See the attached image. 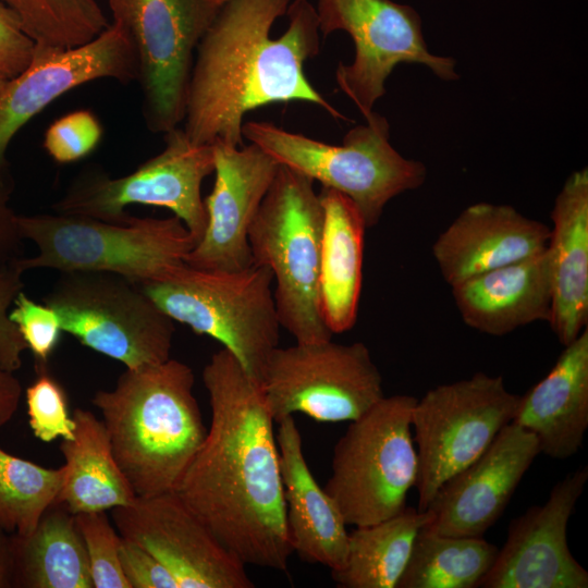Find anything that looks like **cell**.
<instances>
[{
  "label": "cell",
  "instance_id": "836d02e7",
  "mask_svg": "<svg viewBox=\"0 0 588 588\" xmlns=\"http://www.w3.org/2000/svg\"><path fill=\"white\" fill-rule=\"evenodd\" d=\"M27 348L37 364H46L59 343L61 322L58 314L47 304H40L23 291L20 292L9 311Z\"/></svg>",
  "mask_w": 588,
  "mask_h": 588
},
{
  "label": "cell",
  "instance_id": "f1b7e54d",
  "mask_svg": "<svg viewBox=\"0 0 588 588\" xmlns=\"http://www.w3.org/2000/svg\"><path fill=\"white\" fill-rule=\"evenodd\" d=\"M498 548L482 536L418 534L396 588H475L492 567Z\"/></svg>",
  "mask_w": 588,
  "mask_h": 588
},
{
  "label": "cell",
  "instance_id": "f546056e",
  "mask_svg": "<svg viewBox=\"0 0 588 588\" xmlns=\"http://www.w3.org/2000/svg\"><path fill=\"white\" fill-rule=\"evenodd\" d=\"M64 466L46 468L0 448V526L9 534L28 536L56 502Z\"/></svg>",
  "mask_w": 588,
  "mask_h": 588
},
{
  "label": "cell",
  "instance_id": "52a82bcc",
  "mask_svg": "<svg viewBox=\"0 0 588 588\" xmlns=\"http://www.w3.org/2000/svg\"><path fill=\"white\" fill-rule=\"evenodd\" d=\"M137 285L173 321L219 341L259 383L281 328L269 268L252 264L224 271L184 264L162 280Z\"/></svg>",
  "mask_w": 588,
  "mask_h": 588
},
{
  "label": "cell",
  "instance_id": "7402d4cb",
  "mask_svg": "<svg viewBox=\"0 0 588 588\" xmlns=\"http://www.w3.org/2000/svg\"><path fill=\"white\" fill-rule=\"evenodd\" d=\"M546 248L552 308L550 327L564 346L588 320V170L573 172L558 194Z\"/></svg>",
  "mask_w": 588,
  "mask_h": 588
},
{
  "label": "cell",
  "instance_id": "277c9868",
  "mask_svg": "<svg viewBox=\"0 0 588 588\" xmlns=\"http://www.w3.org/2000/svg\"><path fill=\"white\" fill-rule=\"evenodd\" d=\"M314 183L279 166L248 230L253 264L272 272L281 328L302 343L333 335L321 311L323 207Z\"/></svg>",
  "mask_w": 588,
  "mask_h": 588
},
{
  "label": "cell",
  "instance_id": "b9f144b4",
  "mask_svg": "<svg viewBox=\"0 0 588 588\" xmlns=\"http://www.w3.org/2000/svg\"><path fill=\"white\" fill-rule=\"evenodd\" d=\"M9 78L0 74V90Z\"/></svg>",
  "mask_w": 588,
  "mask_h": 588
},
{
  "label": "cell",
  "instance_id": "1f68e13d",
  "mask_svg": "<svg viewBox=\"0 0 588 588\" xmlns=\"http://www.w3.org/2000/svg\"><path fill=\"white\" fill-rule=\"evenodd\" d=\"M37 365V377L25 390L28 424L34 436L42 442L74 438L75 421L69 414L68 399L62 385L47 371L46 364Z\"/></svg>",
  "mask_w": 588,
  "mask_h": 588
},
{
  "label": "cell",
  "instance_id": "d6986e66",
  "mask_svg": "<svg viewBox=\"0 0 588 588\" xmlns=\"http://www.w3.org/2000/svg\"><path fill=\"white\" fill-rule=\"evenodd\" d=\"M539 454L535 436L509 422L478 458L439 488L425 510L430 515L425 528L448 536H483Z\"/></svg>",
  "mask_w": 588,
  "mask_h": 588
},
{
  "label": "cell",
  "instance_id": "e0dca14e",
  "mask_svg": "<svg viewBox=\"0 0 588 588\" xmlns=\"http://www.w3.org/2000/svg\"><path fill=\"white\" fill-rule=\"evenodd\" d=\"M588 468L567 474L542 505L513 519L483 588H587L588 572L567 544V525L584 492Z\"/></svg>",
  "mask_w": 588,
  "mask_h": 588
},
{
  "label": "cell",
  "instance_id": "2e32d148",
  "mask_svg": "<svg viewBox=\"0 0 588 588\" xmlns=\"http://www.w3.org/2000/svg\"><path fill=\"white\" fill-rule=\"evenodd\" d=\"M102 78L122 84L137 78L133 49L115 24L77 47L36 45L28 65L0 90V168L10 142L30 119L61 95Z\"/></svg>",
  "mask_w": 588,
  "mask_h": 588
},
{
  "label": "cell",
  "instance_id": "60d3db41",
  "mask_svg": "<svg viewBox=\"0 0 588 588\" xmlns=\"http://www.w3.org/2000/svg\"><path fill=\"white\" fill-rule=\"evenodd\" d=\"M19 15H28L38 12L56 0H0Z\"/></svg>",
  "mask_w": 588,
  "mask_h": 588
},
{
  "label": "cell",
  "instance_id": "484cf974",
  "mask_svg": "<svg viewBox=\"0 0 588 588\" xmlns=\"http://www.w3.org/2000/svg\"><path fill=\"white\" fill-rule=\"evenodd\" d=\"M72 417L74 438L60 444L64 479L56 502L74 515L131 504L136 494L114 458L103 421L83 408Z\"/></svg>",
  "mask_w": 588,
  "mask_h": 588
},
{
  "label": "cell",
  "instance_id": "4fadbf2b",
  "mask_svg": "<svg viewBox=\"0 0 588 588\" xmlns=\"http://www.w3.org/2000/svg\"><path fill=\"white\" fill-rule=\"evenodd\" d=\"M274 422L295 413L353 421L384 397L382 376L362 342H296L275 347L259 381Z\"/></svg>",
  "mask_w": 588,
  "mask_h": 588
},
{
  "label": "cell",
  "instance_id": "83f0119b",
  "mask_svg": "<svg viewBox=\"0 0 588 588\" xmlns=\"http://www.w3.org/2000/svg\"><path fill=\"white\" fill-rule=\"evenodd\" d=\"M430 520L427 511L405 507L381 522L356 526L348 532L346 560L331 571L338 587L396 588L415 540Z\"/></svg>",
  "mask_w": 588,
  "mask_h": 588
},
{
  "label": "cell",
  "instance_id": "ffe728a7",
  "mask_svg": "<svg viewBox=\"0 0 588 588\" xmlns=\"http://www.w3.org/2000/svg\"><path fill=\"white\" fill-rule=\"evenodd\" d=\"M550 228L509 205L478 203L465 208L432 246L450 285L546 250Z\"/></svg>",
  "mask_w": 588,
  "mask_h": 588
},
{
  "label": "cell",
  "instance_id": "44dd1931",
  "mask_svg": "<svg viewBox=\"0 0 588 588\" xmlns=\"http://www.w3.org/2000/svg\"><path fill=\"white\" fill-rule=\"evenodd\" d=\"M278 425L275 436L293 552L308 563L340 569L348 547L344 517L309 469L294 417L287 416Z\"/></svg>",
  "mask_w": 588,
  "mask_h": 588
},
{
  "label": "cell",
  "instance_id": "7c38bea8",
  "mask_svg": "<svg viewBox=\"0 0 588 588\" xmlns=\"http://www.w3.org/2000/svg\"><path fill=\"white\" fill-rule=\"evenodd\" d=\"M519 395L501 376L470 378L430 389L412 411L417 445V510L425 511L439 488L478 458L512 421Z\"/></svg>",
  "mask_w": 588,
  "mask_h": 588
},
{
  "label": "cell",
  "instance_id": "30bf717a",
  "mask_svg": "<svg viewBox=\"0 0 588 588\" xmlns=\"http://www.w3.org/2000/svg\"><path fill=\"white\" fill-rule=\"evenodd\" d=\"M137 64L146 127L180 126L197 46L225 0H108Z\"/></svg>",
  "mask_w": 588,
  "mask_h": 588
},
{
  "label": "cell",
  "instance_id": "9a60e30c",
  "mask_svg": "<svg viewBox=\"0 0 588 588\" xmlns=\"http://www.w3.org/2000/svg\"><path fill=\"white\" fill-rule=\"evenodd\" d=\"M121 537L152 554L179 588H253L245 564L230 552L176 492L136 497L112 509Z\"/></svg>",
  "mask_w": 588,
  "mask_h": 588
},
{
  "label": "cell",
  "instance_id": "6da1fadb",
  "mask_svg": "<svg viewBox=\"0 0 588 588\" xmlns=\"http://www.w3.org/2000/svg\"><path fill=\"white\" fill-rule=\"evenodd\" d=\"M210 426L177 490L245 565L286 571L293 553L274 420L259 383L226 348L203 369Z\"/></svg>",
  "mask_w": 588,
  "mask_h": 588
},
{
  "label": "cell",
  "instance_id": "4316f807",
  "mask_svg": "<svg viewBox=\"0 0 588 588\" xmlns=\"http://www.w3.org/2000/svg\"><path fill=\"white\" fill-rule=\"evenodd\" d=\"M14 588H94L75 515L53 502L28 536L12 534Z\"/></svg>",
  "mask_w": 588,
  "mask_h": 588
},
{
  "label": "cell",
  "instance_id": "5b68a950",
  "mask_svg": "<svg viewBox=\"0 0 588 588\" xmlns=\"http://www.w3.org/2000/svg\"><path fill=\"white\" fill-rule=\"evenodd\" d=\"M24 240L37 254L17 258L23 271H100L121 275L135 284L162 280L185 264L198 243L181 219L137 218L111 223L94 218L54 212L19 216Z\"/></svg>",
  "mask_w": 588,
  "mask_h": 588
},
{
  "label": "cell",
  "instance_id": "7a4b0ae2",
  "mask_svg": "<svg viewBox=\"0 0 588 588\" xmlns=\"http://www.w3.org/2000/svg\"><path fill=\"white\" fill-rule=\"evenodd\" d=\"M320 47L316 7L308 0H225L195 52L185 134L197 145L242 147L247 112L290 101L347 121L305 75V62Z\"/></svg>",
  "mask_w": 588,
  "mask_h": 588
},
{
  "label": "cell",
  "instance_id": "74e56055",
  "mask_svg": "<svg viewBox=\"0 0 588 588\" xmlns=\"http://www.w3.org/2000/svg\"><path fill=\"white\" fill-rule=\"evenodd\" d=\"M11 182L5 167L0 168V267L21 258L22 237L17 215L9 206Z\"/></svg>",
  "mask_w": 588,
  "mask_h": 588
},
{
  "label": "cell",
  "instance_id": "8fae6325",
  "mask_svg": "<svg viewBox=\"0 0 588 588\" xmlns=\"http://www.w3.org/2000/svg\"><path fill=\"white\" fill-rule=\"evenodd\" d=\"M164 135V148L135 171L112 177L100 168L82 170L52 205L54 212L127 223L131 205L162 207L199 242L207 224L201 183L215 171L213 145L194 144L183 127Z\"/></svg>",
  "mask_w": 588,
  "mask_h": 588
},
{
  "label": "cell",
  "instance_id": "f35d334b",
  "mask_svg": "<svg viewBox=\"0 0 588 588\" xmlns=\"http://www.w3.org/2000/svg\"><path fill=\"white\" fill-rule=\"evenodd\" d=\"M22 396V384L14 372L0 367V427L14 416Z\"/></svg>",
  "mask_w": 588,
  "mask_h": 588
},
{
  "label": "cell",
  "instance_id": "cb8c5ba5",
  "mask_svg": "<svg viewBox=\"0 0 588 588\" xmlns=\"http://www.w3.org/2000/svg\"><path fill=\"white\" fill-rule=\"evenodd\" d=\"M451 287L463 321L485 334L501 336L550 320L552 292L546 250Z\"/></svg>",
  "mask_w": 588,
  "mask_h": 588
},
{
  "label": "cell",
  "instance_id": "603a6c76",
  "mask_svg": "<svg viewBox=\"0 0 588 588\" xmlns=\"http://www.w3.org/2000/svg\"><path fill=\"white\" fill-rule=\"evenodd\" d=\"M551 370L519 396L511 422L531 432L540 453L575 455L588 429V330L568 345Z\"/></svg>",
  "mask_w": 588,
  "mask_h": 588
},
{
  "label": "cell",
  "instance_id": "8d00e7d4",
  "mask_svg": "<svg viewBox=\"0 0 588 588\" xmlns=\"http://www.w3.org/2000/svg\"><path fill=\"white\" fill-rule=\"evenodd\" d=\"M120 563L131 588H179L171 573L152 554L123 537Z\"/></svg>",
  "mask_w": 588,
  "mask_h": 588
},
{
  "label": "cell",
  "instance_id": "ac0fdd59",
  "mask_svg": "<svg viewBox=\"0 0 588 588\" xmlns=\"http://www.w3.org/2000/svg\"><path fill=\"white\" fill-rule=\"evenodd\" d=\"M215 184L204 199L207 224L185 264L204 270L234 271L253 264L248 230L279 166L254 144L216 142Z\"/></svg>",
  "mask_w": 588,
  "mask_h": 588
},
{
  "label": "cell",
  "instance_id": "4dcf8cb0",
  "mask_svg": "<svg viewBox=\"0 0 588 588\" xmlns=\"http://www.w3.org/2000/svg\"><path fill=\"white\" fill-rule=\"evenodd\" d=\"M94 588H131L120 563L121 536L107 511L75 514Z\"/></svg>",
  "mask_w": 588,
  "mask_h": 588
},
{
  "label": "cell",
  "instance_id": "d590c367",
  "mask_svg": "<svg viewBox=\"0 0 588 588\" xmlns=\"http://www.w3.org/2000/svg\"><path fill=\"white\" fill-rule=\"evenodd\" d=\"M35 41L16 13L0 1V74L11 78L30 62Z\"/></svg>",
  "mask_w": 588,
  "mask_h": 588
},
{
  "label": "cell",
  "instance_id": "9c48e42d",
  "mask_svg": "<svg viewBox=\"0 0 588 588\" xmlns=\"http://www.w3.org/2000/svg\"><path fill=\"white\" fill-rule=\"evenodd\" d=\"M62 331L135 369L168 360L174 323L135 283L109 272L69 271L44 297Z\"/></svg>",
  "mask_w": 588,
  "mask_h": 588
},
{
  "label": "cell",
  "instance_id": "8992f818",
  "mask_svg": "<svg viewBox=\"0 0 588 588\" xmlns=\"http://www.w3.org/2000/svg\"><path fill=\"white\" fill-rule=\"evenodd\" d=\"M389 130L387 119L372 112L366 124L345 134L341 145L262 121L243 123L242 136L278 164L348 197L368 229L379 222L392 198L419 187L427 175L421 162L406 159L393 148Z\"/></svg>",
  "mask_w": 588,
  "mask_h": 588
},
{
  "label": "cell",
  "instance_id": "3957f363",
  "mask_svg": "<svg viewBox=\"0 0 588 588\" xmlns=\"http://www.w3.org/2000/svg\"><path fill=\"white\" fill-rule=\"evenodd\" d=\"M194 372L176 359L126 368L91 403L105 424L114 458L136 497L175 492L207 429L193 393Z\"/></svg>",
  "mask_w": 588,
  "mask_h": 588
},
{
  "label": "cell",
  "instance_id": "d4e9b609",
  "mask_svg": "<svg viewBox=\"0 0 588 588\" xmlns=\"http://www.w3.org/2000/svg\"><path fill=\"white\" fill-rule=\"evenodd\" d=\"M323 207L320 303L328 329L350 331L356 323L363 280L366 223L345 195L321 187Z\"/></svg>",
  "mask_w": 588,
  "mask_h": 588
},
{
  "label": "cell",
  "instance_id": "5bb4252c",
  "mask_svg": "<svg viewBox=\"0 0 588 588\" xmlns=\"http://www.w3.org/2000/svg\"><path fill=\"white\" fill-rule=\"evenodd\" d=\"M317 16L323 38L336 30L350 35L355 56L339 63L335 81L365 120L385 94V81L399 63H420L438 77H458L455 60L429 52L417 12L391 0H318Z\"/></svg>",
  "mask_w": 588,
  "mask_h": 588
},
{
  "label": "cell",
  "instance_id": "ba28073f",
  "mask_svg": "<svg viewBox=\"0 0 588 588\" xmlns=\"http://www.w3.org/2000/svg\"><path fill=\"white\" fill-rule=\"evenodd\" d=\"M416 400L404 394L382 397L351 421L335 443L323 489L346 525L375 524L406 507L418 468L412 433Z\"/></svg>",
  "mask_w": 588,
  "mask_h": 588
},
{
  "label": "cell",
  "instance_id": "d6a6232c",
  "mask_svg": "<svg viewBox=\"0 0 588 588\" xmlns=\"http://www.w3.org/2000/svg\"><path fill=\"white\" fill-rule=\"evenodd\" d=\"M102 127L88 110H76L56 120L44 136V148L59 163L77 161L99 144Z\"/></svg>",
  "mask_w": 588,
  "mask_h": 588
},
{
  "label": "cell",
  "instance_id": "e575fe53",
  "mask_svg": "<svg viewBox=\"0 0 588 588\" xmlns=\"http://www.w3.org/2000/svg\"><path fill=\"white\" fill-rule=\"evenodd\" d=\"M14 261L0 267V367L11 372L22 367V356L27 350L21 333L9 317L14 299L24 287V272Z\"/></svg>",
  "mask_w": 588,
  "mask_h": 588
},
{
  "label": "cell",
  "instance_id": "ab89813d",
  "mask_svg": "<svg viewBox=\"0 0 588 588\" xmlns=\"http://www.w3.org/2000/svg\"><path fill=\"white\" fill-rule=\"evenodd\" d=\"M0 588H14L12 534L0 526Z\"/></svg>",
  "mask_w": 588,
  "mask_h": 588
}]
</instances>
